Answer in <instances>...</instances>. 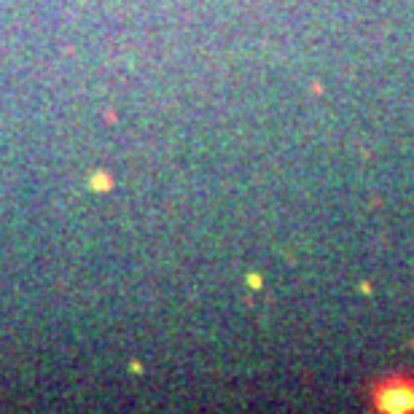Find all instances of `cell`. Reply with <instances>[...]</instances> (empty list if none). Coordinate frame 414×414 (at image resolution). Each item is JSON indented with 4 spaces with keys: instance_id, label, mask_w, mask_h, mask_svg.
Instances as JSON below:
<instances>
[{
    "instance_id": "1",
    "label": "cell",
    "mask_w": 414,
    "mask_h": 414,
    "mask_svg": "<svg viewBox=\"0 0 414 414\" xmlns=\"http://www.w3.org/2000/svg\"><path fill=\"white\" fill-rule=\"evenodd\" d=\"M371 401L376 411H390V414L414 411V380L411 376H390V380L374 387Z\"/></svg>"
}]
</instances>
